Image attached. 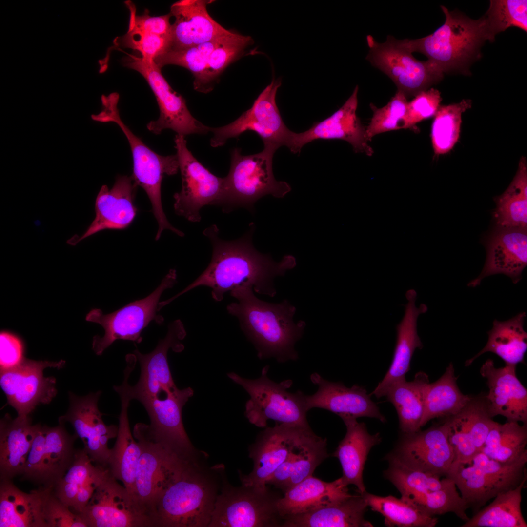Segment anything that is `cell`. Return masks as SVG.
I'll list each match as a JSON object with an SVG mask.
<instances>
[{
	"label": "cell",
	"instance_id": "cell-1",
	"mask_svg": "<svg viewBox=\"0 0 527 527\" xmlns=\"http://www.w3.org/2000/svg\"><path fill=\"white\" fill-rule=\"evenodd\" d=\"M243 236L234 240L227 241L219 236V229L215 224L206 228L203 232L212 245L211 261L204 271L182 291L167 300L161 302L163 307L177 298L200 286L211 289L212 298L216 302L223 300L224 294L241 286L251 287L260 294L274 297L276 290L274 278L283 276L296 265L295 258L291 255L284 256L279 262L274 261L268 254L257 250L252 239L255 226Z\"/></svg>",
	"mask_w": 527,
	"mask_h": 527
},
{
	"label": "cell",
	"instance_id": "cell-2",
	"mask_svg": "<svg viewBox=\"0 0 527 527\" xmlns=\"http://www.w3.org/2000/svg\"><path fill=\"white\" fill-rule=\"evenodd\" d=\"M230 295L237 301L227 306V312L237 318L260 359L273 357L281 363L298 359L294 346L303 336L306 323L294 322V305L286 300L277 304L260 300L247 286L235 288Z\"/></svg>",
	"mask_w": 527,
	"mask_h": 527
},
{
	"label": "cell",
	"instance_id": "cell-3",
	"mask_svg": "<svg viewBox=\"0 0 527 527\" xmlns=\"http://www.w3.org/2000/svg\"><path fill=\"white\" fill-rule=\"evenodd\" d=\"M441 8L445 15L444 23L426 37L402 40L392 37L398 46L409 52L426 55L428 61L444 73H469L470 65L481 57L485 41H490L483 17L472 20L462 13Z\"/></svg>",
	"mask_w": 527,
	"mask_h": 527
},
{
	"label": "cell",
	"instance_id": "cell-4",
	"mask_svg": "<svg viewBox=\"0 0 527 527\" xmlns=\"http://www.w3.org/2000/svg\"><path fill=\"white\" fill-rule=\"evenodd\" d=\"M218 494L213 479L193 462L149 506L152 527H208Z\"/></svg>",
	"mask_w": 527,
	"mask_h": 527
},
{
	"label": "cell",
	"instance_id": "cell-5",
	"mask_svg": "<svg viewBox=\"0 0 527 527\" xmlns=\"http://www.w3.org/2000/svg\"><path fill=\"white\" fill-rule=\"evenodd\" d=\"M120 95L112 92L101 96L102 110L93 114V121L116 123L125 135L129 142L133 160L132 178L138 186L145 191L152 205V212L158 225L156 234L160 237L164 230L173 232L176 228L168 221L161 200V184L165 175L176 174L179 169L177 155L162 156L156 153L135 135L122 120L118 104Z\"/></svg>",
	"mask_w": 527,
	"mask_h": 527
},
{
	"label": "cell",
	"instance_id": "cell-6",
	"mask_svg": "<svg viewBox=\"0 0 527 527\" xmlns=\"http://www.w3.org/2000/svg\"><path fill=\"white\" fill-rule=\"evenodd\" d=\"M275 151L267 148L257 154L243 155L240 148L231 152L229 173L224 178L221 196L215 205L229 212L244 207L253 211L254 203L267 195L284 197L291 191L290 185L277 181L273 173Z\"/></svg>",
	"mask_w": 527,
	"mask_h": 527
},
{
	"label": "cell",
	"instance_id": "cell-7",
	"mask_svg": "<svg viewBox=\"0 0 527 527\" xmlns=\"http://www.w3.org/2000/svg\"><path fill=\"white\" fill-rule=\"evenodd\" d=\"M527 453L505 463L480 451L466 463L453 462L446 476L453 481L467 508L475 513L497 495L517 486L527 477Z\"/></svg>",
	"mask_w": 527,
	"mask_h": 527
},
{
	"label": "cell",
	"instance_id": "cell-8",
	"mask_svg": "<svg viewBox=\"0 0 527 527\" xmlns=\"http://www.w3.org/2000/svg\"><path fill=\"white\" fill-rule=\"evenodd\" d=\"M268 366L264 367L261 376L256 379L243 378L231 372L227 376L241 386L249 394L245 405V416L249 422L259 427H266L267 421L280 424L309 426L305 395L288 389L292 385L290 379L276 383L267 376Z\"/></svg>",
	"mask_w": 527,
	"mask_h": 527
},
{
	"label": "cell",
	"instance_id": "cell-9",
	"mask_svg": "<svg viewBox=\"0 0 527 527\" xmlns=\"http://www.w3.org/2000/svg\"><path fill=\"white\" fill-rule=\"evenodd\" d=\"M176 283V271L172 269L155 290L145 298L130 302L107 314H103L100 309L91 310L86 315V320L100 324L104 330L102 337L96 335L93 338L92 349L96 354L101 355L118 340L140 343L142 340V332L151 322L162 324L164 319L157 314L161 296L164 290L172 288Z\"/></svg>",
	"mask_w": 527,
	"mask_h": 527
},
{
	"label": "cell",
	"instance_id": "cell-10",
	"mask_svg": "<svg viewBox=\"0 0 527 527\" xmlns=\"http://www.w3.org/2000/svg\"><path fill=\"white\" fill-rule=\"evenodd\" d=\"M281 497L267 486L233 487L224 483L208 527H282L277 507Z\"/></svg>",
	"mask_w": 527,
	"mask_h": 527
},
{
	"label": "cell",
	"instance_id": "cell-11",
	"mask_svg": "<svg viewBox=\"0 0 527 527\" xmlns=\"http://www.w3.org/2000/svg\"><path fill=\"white\" fill-rule=\"evenodd\" d=\"M133 436L141 449L136 473L134 497L148 512L155 498L197 460L184 457L156 440L146 430L144 423L135 425Z\"/></svg>",
	"mask_w": 527,
	"mask_h": 527
},
{
	"label": "cell",
	"instance_id": "cell-12",
	"mask_svg": "<svg viewBox=\"0 0 527 527\" xmlns=\"http://www.w3.org/2000/svg\"><path fill=\"white\" fill-rule=\"evenodd\" d=\"M280 79L273 80L255 100L252 107L232 122L220 127H210L213 133L212 147L223 145L230 138H238L247 131L256 132L262 140L264 148L275 151L287 146L292 131L284 124L276 102Z\"/></svg>",
	"mask_w": 527,
	"mask_h": 527
},
{
	"label": "cell",
	"instance_id": "cell-13",
	"mask_svg": "<svg viewBox=\"0 0 527 527\" xmlns=\"http://www.w3.org/2000/svg\"><path fill=\"white\" fill-rule=\"evenodd\" d=\"M366 41L369 49L367 60L387 75L407 98L428 89L443 78L444 73L436 65L428 60H416L411 53L397 45L392 36L379 43L368 35Z\"/></svg>",
	"mask_w": 527,
	"mask_h": 527
},
{
	"label": "cell",
	"instance_id": "cell-14",
	"mask_svg": "<svg viewBox=\"0 0 527 527\" xmlns=\"http://www.w3.org/2000/svg\"><path fill=\"white\" fill-rule=\"evenodd\" d=\"M123 64L143 77L156 98L160 115L157 120L148 123L147 128L149 131L159 135L163 130L170 129L184 136L205 134L210 131V127L205 126L192 115L185 99L172 89L162 75L161 68L154 61L128 54L123 59Z\"/></svg>",
	"mask_w": 527,
	"mask_h": 527
},
{
	"label": "cell",
	"instance_id": "cell-15",
	"mask_svg": "<svg viewBox=\"0 0 527 527\" xmlns=\"http://www.w3.org/2000/svg\"><path fill=\"white\" fill-rule=\"evenodd\" d=\"M63 424L55 427L38 424L22 479L39 487L53 488L65 474L75 458L74 443L77 437L69 434Z\"/></svg>",
	"mask_w": 527,
	"mask_h": 527
},
{
	"label": "cell",
	"instance_id": "cell-16",
	"mask_svg": "<svg viewBox=\"0 0 527 527\" xmlns=\"http://www.w3.org/2000/svg\"><path fill=\"white\" fill-rule=\"evenodd\" d=\"M182 189L174 194L175 213L191 222L201 219L200 210L206 205H216L223 190L224 178L212 173L192 155L187 147L185 136L174 138Z\"/></svg>",
	"mask_w": 527,
	"mask_h": 527
},
{
	"label": "cell",
	"instance_id": "cell-17",
	"mask_svg": "<svg viewBox=\"0 0 527 527\" xmlns=\"http://www.w3.org/2000/svg\"><path fill=\"white\" fill-rule=\"evenodd\" d=\"M79 514L87 527H152L146 508L109 473Z\"/></svg>",
	"mask_w": 527,
	"mask_h": 527
},
{
	"label": "cell",
	"instance_id": "cell-18",
	"mask_svg": "<svg viewBox=\"0 0 527 527\" xmlns=\"http://www.w3.org/2000/svg\"><path fill=\"white\" fill-rule=\"evenodd\" d=\"M427 429L402 434L387 459L397 461L410 468L440 477L446 476L454 460L448 440L446 418Z\"/></svg>",
	"mask_w": 527,
	"mask_h": 527
},
{
	"label": "cell",
	"instance_id": "cell-19",
	"mask_svg": "<svg viewBox=\"0 0 527 527\" xmlns=\"http://www.w3.org/2000/svg\"><path fill=\"white\" fill-rule=\"evenodd\" d=\"M65 363L62 360L53 362L25 358L17 366L0 371L1 388L18 416H29L38 405L52 400L57 393L56 380L53 377H44L43 370L48 367L60 369Z\"/></svg>",
	"mask_w": 527,
	"mask_h": 527
},
{
	"label": "cell",
	"instance_id": "cell-20",
	"mask_svg": "<svg viewBox=\"0 0 527 527\" xmlns=\"http://www.w3.org/2000/svg\"><path fill=\"white\" fill-rule=\"evenodd\" d=\"M184 326L180 320L170 323L165 337L159 340L151 352L142 354L138 349L133 351L141 367L139 379L136 384H126L127 393L132 400L140 403L146 399L159 396L177 388L170 370L167 354L169 349L182 352L184 345L181 343L186 336Z\"/></svg>",
	"mask_w": 527,
	"mask_h": 527
},
{
	"label": "cell",
	"instance_id": "cell-21",
	"mask_svg": "<svg viewBox=\"0 0 527 527\" xmlns=\"http://www.w3.org/2000/svg\"><path fill=\"white\" fill-rule=\"evenodd\" d=\"M194 390L188 387L178 388L158 397L141 402L149 417V425L144 424L147 432L180 455L196 459L195 449L184 429L182 410Z\"/></svg>",
	"mask_w": 527,
	"mask_h": 527
},
{
	"label": "cell",
	"instance_id": "cell-22",
	"mask_svg": "<svg viewBox=\"0 0 527 527\" xmlns=\"http://www.w3.org/2000/svg\"><path fill=\"white\" fill-rule=\"evenodd\" d=\"M101 391L79 397L69 392L70 405L67 413L59 419V423L68 422L73 426L75 435L84 445L83 449L96 465L107 468L110 453L108 443L117 437L118 426H107L103 414L99 410L98 402Z\"/></svg>",
	"mask_w": 527,
	"mask_h": 527
},
{
	"label": "cell",
	"instance_id": "cell-23",
	"mask_svg": "<svg viewBox=\"0 0 527 527\" xmlns=\"http://www.w3.org/2000/svg\"><path fill=\"white\" fill-rule=\"evenodd\" d=\"M358 86L345 103L326 119L314 122L307 130L301 133L292 132L287 147L299 154L304 145L315 140L339 139L345 141L356 153L371 156L374 151L368 144L366 127L356 114Z\"/></svg>",
	"mask_w": 527,
	"mask_h": 527
},
{
	"label": "cell",
	"instance_id": "cell-24",
	"mask_svg": "<svg viewBox=\"0 0 527 527\" xmlns=\"http://www.w3.org/2000/svg\"><path fill=\"white\" fill-rule=\"evenodd\" d=\"M310 426L276 423L258 436L249 448L253 468L248 475L239 473L242 484L264 488L267 480L285 460L305 429Z\"/></svg>",
	"mask_w": 527,
	"mask_h": 527
},
{
	"label": "cell",
	"instance_id": "cell-25",
	"mask_svg": "<svg viewBox=\"0 0 527 527\" xmlns=\"http://www.w3.org/2000/svg\"><path fill=\"white\" fill-rule=\"evenodd\" d=\"M486 260L480 275L467 285L475 287L486 277L504 274L514 284L527 264V228L496 226L485 242Z\"/></svg>",
	"mask_w": 527,
	"mask_h": 527
},
{
	"label": "cell",
	"instance_id": "cell-26",
	"mask_svg": "<svg viewBox=\"0 0 527 527\" xmlns=\"http://www.w3.org/2000/svg\"><path fill=\"white\" fill-rule=\"evenodd\" d=\"M138 186L132 176L127 175L118 176L111 189L102 185L96 199L95 219L81 236L75 235L67 243L75 245L102 230L129 226L138 211L135 204Z\"/></svg>",
	"mask_w": 527,
	"mask_h": 527
},
{
	"label": "cell",
	"instance_id": "cell-27",
	"mask_svg": "<svg viewBox=\"0 0 527 527\" xmlns=\"http://www.w3.org/2000/svg\"><path fill=\"white\" fill-rule=\"evenodd\" d=\"M516 366L505 364L497 368L487 359L480 371L488 388L484 397L492 418L501 415L507 421L527 424V390L516 375Z\"/></svg>",
	"mask_w": 527,
	"mask_h": 527
},
{
	"label": "cell",
	"instance_id": "cell-28",
	"mask_svg": "<svg viewBox=\"0 0 527 527\" xmlns=\"http://www.w3.org/2000/svg\"><path fill=\"white\" fill-rule=\"evenodd\" d=\"M310 380L317 385L318 388L313 395H305L306 406L308 411L313 408H319L330 411L339 416L347 415L356 418L367 417L377 419L382 423L386 421L379 408L364 387L354 385L347 387L342 382L327 381L316 372L311 375Z\"/></svg>",
	"mask_w": 527,
	"mask_h": 527
},
{
	"label": "cell",
	"instance_id": "cell-29",
	"mask_svg": "<svg viewBox=\"0 0 527 527\" xmlns=\"http://www.w3.org/2000/svg\"><path fill=\"white\" fill-rule=\"evenodd\" d=\"M204 0H181L170 7L175 18L171 24L169 50H179L203 43L229 34L209 14Z\"/></svg>",
	"mask_w": 527,
	"mask_h": 527
},
{
	"label": "cell",
	"instance_id": "cell-30",
	"mask_svg": "<svg viewBox=\"0 0 527 527\" xmlns=\"http://www.w3.org/2000/svg\"><path fill=\"white\" fill-rule=\"evenodd\" d=\"M405 296L408 302L405 305L403 319L396 327L397 339L390 366L383 380L371 393L377 398L384 397L385 391L392 384L405 379L415 350L423 346L417 333V322L419 316L427 311V307L424 304L419 307L416 306L417 293L415 290H408Z\"/></svg>",
	"mask_w": 527,
	"mask_h": 527
},
{
	"label": "cell",
	"instance_id": "cell-31",
	"mask_svg": "<svg viewBox=\"0 0 527 527\" xmlns=\"http://www.w3.org/2000/svg\"><path fill=\"white\" fill-rule=\"evenodd\" d=\"M52 491L41 486L26 493L11 480L0 479V527H47L46 506Z\"/></svg>",
	"mask_w": 527,
	"mask_h": 527
},
{
	"label": "cell",
	"instance_id": "cell-32",
	"mask_svg": "<svg viewBox=\"0 0 527 527\" xmlns=\"http://www.w3.org/2000/svg\"><path fill=\"white\" fill-rule=\"evenodd\" d=\"M327 442L310 427L304 430L292 451L266 481L284 493L312 475L316 467L328 457Z\"/></svg>",
	"mask_w": 527,
	"mask_h": 527
},
{
	"label": "cell",
	"instance_id": "cell-33",
	"mask_svg": "<svg viewBox=\"0 0 527 527\" xmlns=\"http://www.w3.org/2000/svg\"><path fill=\"white\" fill-rule=\"evenodd\" d=\"M346 427V433L339 443L333 455L341 465L343 482L346 486L353 485L359 494L365 491L363 479L365 464L371 449L382 440L379 433L371 435L364 423L357 418L343 415L339 416Z\"/></svg>",
	"mask_w": 527,
	"mask_h": 527
},
{
	"label": "cell",
	"instance_id": "cell-34",
	"mask_svg": "<svg viewBox=\"0 0 527 527\" xmlns=\"http://www.w3.org/2000/svg\"><path fill=\"white\" fill-rule=\"evenodd\" d=\"M352 495L341 477L327 482L311 475L284 493L278 501V510L283 520L341 502Z\"/></svg>",
	"mask_w": 527,
	"mask_h": 527
},
{
	"label": "cell",
	"instance_id": "cell-35",
	"mask_svg": "<svg viewBox=\"0 0 527 527\" xmlns=\"http://www.w3.org/2000/svg\"><path fill=\"white\" fill-rule=\"evenodd\" d=\"M113 388L119 395L121 407L117 439L113 447L110 449L107 469L110 474L122 482L134 497L136 473L141 449L130 429L128 410L132 399L127 391L126 379L120 385L114 386Z\"/></svg>",
	"mask_w": 527,
	"mask_h": 527
},
{
	"label": "cell",
	"instance_id": "cell-36",
	"mask_svg": "<svg viewBox=\"0 0 527 527\" xmlns=\"http://www.w3.org/2000/svg\"><path fill=\"white\" fill-rule=\"evenodd\" d=\"M94 464L83 448L77 450L72 465L53 488L55 496L77 513L82 512L109 473L107 468Z\"/></svg>",
	"mask_w": 527,
	"mask_h": 527
},
{
	"label": "cell",
	"instance_id": "cell-37",
	"mask_svg": "<svg viewBox=\"0 0 527 527\" xmlns=\"http://www.w3.org/2000/svg\"><path fill=\"white\" fill-rule=\"evenodd\" d=\"M38 426L32 424L29 416L13 419L5 414L0 419V479L22 475Z\"/></svg>",
	"mask_w": 527,
	"mask_h": 527
},
{
	"label": "cell",
	"instance_id": "cell-38",
	"mask_svg": "<svg viewBox=\"0 0 527 527\" xmlns=\"http://www.w3.org/2000/svg\"><path fill=\"white\" fill-rule=\"evenodd\" d=\"M367 507L362 495H352L335 504L287 516L282 527H371L364 517Z\"/></svg>",
	"mask_w": 527,
	"mask_h": 527
},
{
	"label": "cell",
	"instance_id": "cell-39",
	"mask_svg": "<svg viewBox=\"0 0 527 527\" xmlns=\"http://www.w3.org/2000/svg\"><path fill=\"white\" fill-rule=\"evenodd\" d=\"M429 383L428 376L420 371L416 374L412 381L408 382L405 379L398 381L385 391L384 396L396 409L399 428L403 434L421 430L426 391Z\"/></svg>",
	"mask_w": 527,
	"mask_h": 527
},
{
	"label": "cell",
	"instance_id": "cell-40",
	"mask_svg": "<svg viewBox=\"0 0 527 527\" xmlns=\"http://www.w3.org/2000/svg\"><path fill=\"white\" fill-rule=\"evenodd\" d=\"M526 317L522 312L504 321L495 320L492 328L487 332L488 340L484 348L466 360L468 366L479 357L486 352L495 354L506 365H515L524 361L527 350V333L524 326Z\"/></svg>",
	"mask_w": 527,
	"mask_h": 527
},
{
	"label": "cell",
	"instance_id": "cell-41",
	"mask_svg": "<svg viewBox=\"0 0 527 527\" xmlns=\"http://www.w3.org/2000/svg\"><path fill=\"white\" fill-rule=\"evenodd\" d=\"M473 396L463 394L457 384L453 365L450 363L437 381L426 387L421 428L435 418H445L461 411Z\"/></svg>",
	"mask_w": 527,
	"mask_h": 527
},
{
	"label": "cell",
	"instance_id": "cell-42",
	"mask_svg": "<svg viewBox=\"0 0 527 527\" xmlns=\"http://www.w3.org/2000/svg\"><path fill=\"white\" fill-rule=\"evenodd\" d=\"M526 477L516 487L499 494L461 527H527L521 510L522 491Z\"/></svg>",
	"mask_w": 527,
	"mask_h": 527
},
{
	"label": "cell",
	"instance_id": "cell-43",
	"mask_svg": "<svg viewBox=\"0 0 527 527\" xmlns=\"http://www.w3.org/2000/svg\"><path fill=\"white\" fill-rule=\"evenodd\" d=\"M494 200L496 208L493 218L496 226L527 228V164L522 156L512 181L501 195Z\"/></svg>",
	"mask_w": 527,
	"mask_h": 527
},
{
	"label": "cell",
	"instance_id": "cell-44",
	"mask_svg": "<svg viewBox=\"0 0 527 527\" xmlns=\"http://www.w3.org/2000/svg\"><path fill=\"white\" fill-rule=\"evenodd\" d=\"M362 495L367 507L380 513L387 527H433L438 519L421 511L413 503L403 497L380 496L365 491Z\"/></svg>",
	"mask_w": 527,
	"mask_h": 527
},
{
	"label": "cell",
	"instance_id": "cell-45",
	"mask_svg": "<svg viewBox=\"0 0 527 527\" xmlns=\"http://www.w3.org/2000/svg\"><path fill=\"white\" fill-rule=\"evenodd\" d=\"M527 424L496 422L488 433L481 452L505 463L516 461L527 453Z\"/></svg>",
	"mask_w": 527,
	"mask_h": 527
},
{
	"label": "cell",
	"instance_id": "cell-46",
	"mask_svg": "<svg viewBox=\"0 0 527 527\" xmlns=\"http://www.w3.org/2000/svg\"><path fill=\"white\" fill-rule=\"evenodd\" d=\"M470 100H463L456 103L440 105L434 116L431 139L435 155L449 152L460 136L462 115L471 108Z\"/></svg>",
	"mask_w": 527,
	"mask_h": 527
},
{
	"label": "cell",
	"instance_id": "cell-47",
	"mask_svg": "<svg viewBox=\"0 0 527 527\" xmlns=\"http://www.w3.org/2000/svg\"><path fill=\"white\" fill-rule=\"evenodd\" d=\"M252 42L249 36L232 32L225 35L211 53L205 70L194 80V89L201 92L210 91L213 80Z\"/></svg>",
	"mask_w": 527,
	"mask_h": 527
},
{
	"label": "cell",
	"instance_id": "cell-48",
	"mask_svg": "<svg viewBox=\"0 0 527 527\" xmlns=\"http://www.w3.org/2000/svg\"><path fill=\"white\" fill-rule=\"evenodd\" d=\"M389 466L385 476L401 493L425 494L455 484L447 476L440 477L410 468L397 461L387 459Z\"/></svg>",
	"mask_w": 527,
	"mask_h": 527
},
{
	"label": "cell",
	"instance_id": "cell-49",
	"mask_svg": "<svg viewBox=\"0 0 527 527\" xmlns=\"http://www.w3.org/2000/svg\"><path fill=\"white\" fill-rule=\"evenodd\" d=\"M490 41L495 35L510 27L527 32V1L526 0H492L483 16Z\"/></svg>",
	"mask_w": 527,
	"mask_h": 527
},
{
	"label": "cell",
	"instance_id": "cell-50",
	"mask_svg": "<svg viewBox=\"0 0 527 527\" xmlns=\"http://www.w3.org/2000/svg\"><path fill=\"white\" fill-rule=\"evenodd\" d=\"M407 98L397 90L386 105L377 108L370 104L373 116L366 127V136L368 141L375 136L385 132L407 129Z\"/></svg>",
	"mask_w": 527,
	"mask_h": 527
},
{
	"label": "cell",
	"instance_id": "cell-51",
	"mask_svg": "<svg viewBox=\"0 0 527 527\" xmlns=\"http://www.w3.org/2000/svg\"><path fill=\"white\" fill-rule=\"evenodd\" d=\"M225 36L185 49L167 51L153 61L161 68L166 65L183 67L191 71L196 79L205 70L211 53Z\"/></svg>",
	"mask_w": 527,
	"mask_h": 527
},
{
	"label": "cell",
	"instance_id": "cell-52",
	"mask_svg": "<svg viewBox=\"0 0 527 527\" xmlns=\"http://www.w3.org/2000/svg\"><path fill=\"white\" fill-rule=\"evenodd\" d=\"M446 418L448 440L454 454L453 462L466 463L478 452L471 440L464 408L457 414Z\"/></svg>",
	"mask_w": 527,
	"mask_h": 527
},
{
	"label": "cell",
	"instance_id": "cell-53",
	"mask_svg": "<svg viewBox=\"0 0 527 527\" xmlns=\"http://www.w3.org/2000/svg\"><path fill=\"white\" fill-rule=\"evenodd\" d=\"M170 42V36L128 30L119 38L118 44L138 51L144 60L153 61L157 56L168 50Z\"/></svg>",
	"mask_w": 527,
	"mask_h": 527
},
{
	"label": "cell",
	"instance_id": "cell-54",
	"mask_svg": "<svg viewBox=\"0 0 527 527\" xmlns=\"http://www.w3.org/2000/svg\"><path fill=\"white\" fill-rule=\"evenodd\" d=\"M414 97L408 102L407 129L414 128L418 122L434 116L442 101L440 91L433 88L422 91Z\"/></svg>",
	"mask_w": 527,
	"mask_h": 527
},
{
	"label": "cell",
	"instance_id": "cell-55",
	"mask_svg": "<svg viewBox=\"0 0 527 527\" xmlns=\"http://www.w3.org/2000/svg\"><path fill=\"white\" fill-rule=\"evenodd\" d=\"M127 7L130 11L128 30L139 31L161 36H170L171 24L169 13L160 16H151L147 10L142 15L136 14L135 5L131 1H127Z\"/></svg>",
	"mask_w": 527,
	"mask_h": 527
},
{
	"label": "cell",
	"instance_id": "cell-56",
	"mask_svg": "<svg viewBox=\"0 0 527 527\" xmlns=\"http://www.w3.org/2000/svg\"><path fill=\"white\" fill-rule=\"evenodd\" d=\"M45 519L47 527H87L80 515L73 513L53 491L46 504Z\"/></svg>",
	"mask_w": 527,
	"mask_h": 527
},
{
	"label": "cell",
	"instance_id": "cell-57",
	"mask_svg": "<svg viewBox=\"0 0 527 527\" xmlns=\"http://www.w3.org/2000/svg\"><path fill=\"white\" fill-rule=\"evenodd\" d=\"M21 341L15 335L2 331L0 334V371L19 365L25 359Z\"/></svg>",
	"mask_w": 527,
	"mask_h": 527
}]
</instances>
